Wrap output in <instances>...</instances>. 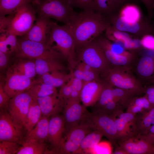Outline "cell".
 Returning a JSON list of instances; mask_svg holds the SVG:
<instances>
[{
	"label": "cell",
	"mask_w": 154,
	"mask_h": 154,
	"mask_svg": "<svg viewBox=\"0 0 154 154\" xmlns=\"http://www.w3.org/2000/svg\"><path fill=\"white\" fill-rule=\"evenodd\" d=\"M33 0H0V16L13 14L21 6Z\"/></svg>",
	"instance_id": "cell-33"
},
{
	"label": "cell",
	"mask_w": 154,
	"mask_h": 154,
	"mask_svg": "<svg viewBox=\"0 0 154 154\" xmlns=\"http://www.w3.org/2000/svg\"><path fill=\"white\" fill-rule=\"evenodd\" d=\"M26 132L24 127L14 121L7 111L0 112V141H7L21 144Z\"/></svg>",
	"instance_id": "cell-11"
},
{
	"label": "cell",
	"mask_w": 154,
	"mask_h": 154,
	"mask_svg": "<svg viewBox=\"0 0 154 154\" xmlns=\"http://www.w3.org/2000/svg\"><path fill=\"white\" fill-rule=\"evenodd\" d=\"M106 84L103 80L84 82L80 94L81 101L86 107L94 106L98 101Z\"/></svg>",
	"instance_id": "cell-19"
},
{
	"label": "cell",
	"mask_w": 154,
	"mask_h": 154,
	"mask_svg": "<svg viewBox=\"0 0 154 154\" xmlns=\"http://www.w3.org/2000/svg\"><path fill=\"white\" fill-rule=\"evenodd\" d=\"M92 130L86 124L81 122L64 135L58 154H76L85 137Z\"/></svg>",
	"instance_id": "cell-12"
},
{
	"label": "cell",
	"mask_w": 154,
	"mask_h": 154,
	"mask_svg": "<svg viewBox=\"0 0 154 154\" xmlns=\"http://www.w3.org/2000/svg\"><path fill=\"white\" fill-rule=\"evenodd\" d=\"M114 154H127L119 146L116 147Z\"/></svg>",
	"instance_id": "cell-54"
},
{
	"label": "cell",
	"mask_w": 154,
	"mask_h": 154,
	"mask_svg": "<svg viewBox=\"0 0 154 154\" xmlns=\"http://www.w3.org/2000/svg\"><path fill=\"white\" fill-rule=\"evenodd\" d=\"M94 11L107 17L115 13L116 10L113 0H94Z\"/></svg>",
	"instance_id": "cell-35"
},
{
	"label": "cell",
	"mask_w": 154,
	"mask_h": 154,
	"mask_svg": "<svg viewBox=\"0 0 154 154\" xmlns=\"http://www.w3.org/2000/svg\"><path fill=\"white\" fill-rule=\"evenodd\" d=\"M143 135L150 143L154 145V134L149 136Z\"/></svg>",
	"instance_id": "cell-55"
},
{
	"label": "cell",
	"mask_w": 154,
	"mask_h": 154,
	"mask_svg": "<svg viewBox=\"0 0 154 154\" xmlns=\"http://www.w3.org/2000/svg\"><path fill=\"white\" fill-rule=\"evenodd\" d=\"M101 77L105 82L114 87L130 91L139 96L144 94V87L131 66L111 65Z\"/></svg>",
	"instance_id": "cell-3"
},
{
	"label": "cell",
	"mask_w": 154,
	"mask_h": 154,
	"mask_svg": "<svg viewBox=\"0 0 154 154\" xmlns=\"http://www.w3.org/2000/svg\"><path fill=\"white\" fill-rule=\"evenodd\" d=\"M49 118L42 116L35 127L26 134L25 139H33L45 142L47 141Z\"/></svg>",
	"instance_id": "cell-24"
},
{
	"label": "cell",
	"mask_w": 154,
	"mask_h": 154,
	"mask_svg": "<svg viewBox=\"0 0 154 154\" xmlns=\"http://www.w3.org/2000/svg\"><path fill=\"white\" fill-rule=\"evenodd\" d=\"M112 151L111 146L109 143L100 142L93 149L91 154H111Z\"/></svg>",
	"instance_id": "cell-43"
},
{
	"label": "cell",
	"mask_w": 154,
	"mask_h": 154,
	"mask_svg": "<svg viewBox=\"0 0 154 154\" xmlns=\"http://www.w3.org/2000/svg\"><path fill=\"white\" fill-rule=\"evenodd\" d=\"M154 134V125H153L149 129L147 134L145 135L146 136H149Z\"/></svg>",
	"instance_id": "cell-56"
},
{
	"label": "cell",
	"mask_w": 154,
	"mask_h": 154,
	"mask_svg": "<svg viewBox=\"0 0 154 154\" xmlns=\"http://www.w3.org/2000/svg\"><path fill=\"white\" fill-rule=\"evenodd\" d=\"M153 154H154V147L153 149Z\"/></svg>",
	"instance_id": "cell-58"
},
{
	"label": "cell",
	"mask_w": 154,
	"mask_h": 154,
	"mask_svg": "<svg viewBox=\"0 0 154 154\" xmlns=\"http://www.w3.org/2000/svg\"><path fill=\"white\" fill-rule=\"evenodd\" d=\"M11 54L5 53L0 51V70L4 69L6 66Z\"/></svg>",
	"instance_id": "cell-51"
},
{
	"label": "cell",
	"mask_w": 154,
	"mask_h": 154,
	"mask_svg": "<svg viewBox=\"0 0 154 154\" xmlns=\"http://www.w3.org/2000/svg\"><path fill=\"white\" fill-rule=\"evenodd\" d=\"M16 154H42L46 153L47 145L45 142L33 139H25Z\"/></svg>",
	"instance_id": "cell-22"
},
{
	"label": "cell",
	"mask_w": 154,
	"mask_h": 154,
	"mask_svg": "<svg viewBox=\"0 0 154 154\" xmlns=\"http://www.w3.org/2000/svg\"><path fill=\"white\" fill-rule=\"evenodd\" d=\"M36 14L31 3L21 6L12 14L5 33L21 37L25 35L34 24Z\"/></svg>",
	"instance_id": "cell-7"
},
{
	"label": "cell",
	"mask_w": 154,
	"mask_h": 154,
	"mask_svg": "<svg viewBox=\"0 0 154 154\" xmlns=\"http://www.w3.org/2000/svg\"><path fill=\"white\" fill-rule=\"evenodd\" d=\"M115 8L119 12L120 10L125 5L130 3L131 0H113Z\"/></svg>",
	"instance_id": "cell-53"
},
{
	"label": "cell",
	"mask_w": 154,
	"mask_h": 154,
	"mask_svg": "<svg viewBox=\"0 0 154 154\" xmlns=\"http://www.w3.org/2000/svg\"><path fill=\"white\" fill-rule=\"evenodd\" d=\"M65 131V121L63 115L60 114L49 118L47 141L51 153H57Z\"/></svg>",
	"instance_id": "cell-16"
},
{
	"label": "cell",
	"mask_w": 154,
	"mask_h": 154,
	"mask_svg": "<svg viewBox=\"0 0 154 154\" xmlns=\"http://www.w3.org/2000/svg\"><path fill=\"white\" fill-rule=\"evenodd\" d=\"M114 87L106 82L103 89L96 103L93 106L94 111L100 109L111 100H114L113 90Z\"/></svg>",
	"instance_id": "cell-37"
},
{
	"label": "cell",
	"mask_w": 154,
	"mask_h": 154,
	"mask_svg": "<svg viewBox=\"0 0 154 154\" xmlns=\"http://www.w3.org/2000/svg\"><path fill=\"white\" fill-rule=\"evenodd\" d=\"M72 90L71 84L69 80L60 87L58 93L60 96L65 101L69 98Z\"/></svg>",
	"instance_id": "cell-46"
},
{
	"label": "cell",
	"mask_w": 154,
	"mask_h": 154,
	"mask_svg": "<svg viewBox=\"0 0 154 154\" xmlns=\"http://www.w3.org/2000/svg\"><path fill=\"white\" fill-rule=\"evenodd\" d=\"M131 67L136 77L144 86L154 80V51L144 49ZM139 56V55H138Z\"/></svg>",
	"instance_id": "cell-10"
},
{
	"label": "cell",
	"mask_w": 154,
	"mask_h": 154,
	"mask_svg": "<svg viewBox=\"0 0 154 154\" xmlns=\"http://www.w3.org/2000/svg\"><path fill=\"white\" fill-rule=\"evenodd\" d=\"M131 103L142 108L145 111H148L152 108L146 97L143 96H137L131 102Z\"/></svg>",
	"instance_id": "cell-45"
},
{
	"label": "cell",
	"mask_w": 154,
	"mask_h": 154,
	"mask_svg": "<svg viewBox=\"0 0 154 154\" xmlns=\"http://www.w3.org/2000/svg\"><path fill=\"white\" fill-rule=\"evenodd\" d=\"M37 100L42 116L50 118L63 111L64 101L60 96L58 92Z\"/></svg>",
	"instance_id": "cell-20"
},
{
	"label": "cell",
	"mask_w": 154,
	"mask_h": 154,
	"mask_svg": "<svg viewBox=\"0 0 154 154\" xmlns=\"http://www.w3.org/2000/svg\"><path fill=\"white\" fill-rule=\"evenodd\" d=\"M79 62L83 69L82 80L84 82L103 80L100 72L98 70L83 62Z\"/></svg>",
	"instance_id": "cell-38"
},
{
	"label": "cell",
	"mask_w": 154,
	"mask_h": 154,
	"mask_svg": "<svg viewBox=\"0 0 154 154\" xmlns=\"http://www.w3.org/2000/svg\"><path fill=\"white\" fill-rule=\"evenodd\" d=\"M87 111L86 107L80 102H64L62 111L65 121L64 135L81 123Z\"/></svg>",
	"instance_id": "cell-17"
},
{
	"label": "cell",
	"mask_w": 154,
	"mask_h": 154,
	"mask_svg": "<svg viewBox=\"0 0 154 154\" xmlns=\"http://www.w3.org/2000/svg\"><path fill=\"white\" fill-rule=\"evenodd\" d=\"M137 114L136 124V133L146 135L149 129L154 125V107L148 111Z\"/></svg>",
	"instance_id": "cell-23"
},
{
	"label": "cell",
	"mask_w": 154,
	"mask_h": 154,
	"mask_svg": "<svg viewBox=\"0 0 154 154\" xmlns=\"http://www.w3.org/2000/svg\"><path fill=\"white\" fill-rule=\"evenodd\" d=\"M27 91L33 99L36 100L58 93L56 88L43 83L34 84Z\"/></svg>",
	"instance_id": "cell-30"
},
{
	"label": "cell",
	"mask_w": 154,
	"mask_h": 154,
	"mask_svg": "<svg viewBox=\"0 0 154 154\" xmlns=\"http://www.w3.org/2000/svg\"><path fill=\"white\" fill-rule=\"evenodd\" d=\"M127 109V112L134 115L145 111L141 107L131 103H130Z\"/></svg>",
	"instance_id": "cell-52"
},
{
	"label": "cell",
	"mask_w": 154,
	"mask_h": 154,
	"mask_svg": "<svg viewBox=\"0 0 154 154\" xmlns=\"http://www.w3.org/2000/svg\"><path fill=\"white\" fill-rule=\"evenodd\" d=\"M12 66L21 73L31 79L37 74L35 62L19 60Z\"/></svg>",
	"instance_id": "cell-36"
},
{
	"label": "cell",
	"mask_w": 154,
	"mask_h": 154,
	"mask_svg": "<svg viewBox=\"0 0 154 154\" xmlns=\"http://www.w3.org/2000/svg\"><path fill=\"white\" fill-rule=\"evenodd\" d=\"M107 17L111 25L115 29L131 34L141 39L146 35L154 36V26L145 16L139 21L134 22L126 20L119 15L118 12Z\"/></svg>",
	"instance_id": "cell-9"
},
{
	"label": "cell",
	"mask_w": 154,
	"mask_h": 154,
	"mask_svg": "<svg viewBox=\"0 0 154 154\" xmlns=\"http://www.w3.org/2000/svg\"><path fill=\"white\" fill-rule=\"evenodd\" d=\"M12 16V14L9 15L7 17L0 16V31L1 33H5Z\"/></svg>",
	"instance_id": "cell-50"
},
{
	"label": "cell",
	"mask_w": 154,
	"mask_h": 154,
	"mask_svg": "<svg viewBox=\"0 0 154 154\" xmlns=\"http://www.w3.org/2000/svg\"><path fill=\"white\" fill-rule=\"evenodd\" d=\"M42 116L41 111L37 100L33 98L24 125L27 133L35 127Z\"/></svg>",
	"instance_id": "cell-28"
},
{
	"label": "cell",
	"mask_w": 154,
	"mask_h": 154,
	"mask_svg": "<svg viewBox=\"0 0 154 154\" xmlns=\"http://www.w3.org/2000/svg\"><path fill=\"white\" fill-rule=\"evenodd\" d=\"M103 136L99 131L93 130L85 137L76 154H91L93 149Z\"/></svg>",
	"instance_id": "cell-27"
},
{
	"label": "cell",
	"mask_w": 154,
	"mask_h": 154,
	"mask_svg": "<svg viewBox=\"0 0 154 154\" xmlns=\"http://www.w3.org/2000/svg\"><path fill=\"white\" fill-rule=\"evenodd\" d=\"M124 109L117 102L113 100L109 102L102 108L93 111L102 112L109 115H116L123 112Z\"/></svg>",
	"instance_id": "cell-40"
},
{
	"label": "cell",
	"mask_w": 154,
	"mask_h": 154,
	"mask_svg": "<svg viewBox=\"0 0 154 154\" xmlns=\"http://www.w3.org/2000/svg\"><path fill=\"white\" fill-rule=\"evenodd\" d=\"M153 51H154V50H153Z\"/></svg>",
	"instance_id": "cell-60"
},
{
	"label": "cell",
	"mask_w": 154,
	"mask_h": 154,
	"mask_svg": "<svg viewBox=\"0 0 154 154\" xmlns=\"http://www.w3.org/2000/svg\"><path fill=\"white\" fill-rule=\"evenodd\" d=\"M127 154H153L154 145L143 135L134 134L117 141Z\"/></svg>",
	"instance_id": "cell-15"
},
{
	"label": "cell",
	"mask_w": 154,
	"mask_h": 154,
	"mask_svg": "<svg viewBox=\"0 0 154 154\" xmlns=\"http://www.w3.org/2000/svg\"><path fill=\"white\" fill-rule=\"evenodd\" d=\"M18 39V48L15 53L19 58H28L61 60L64 59L58 52L46 44L25 39Z\"/></svg>",
	"instance_id": "cell-6"
},
{
	"label": "cell",
	"mask_w": 154,
	"mask_h": 154,
	"mask_svg": "<svg viewBox=\"0 0 154 154\" xmlns=\"http://www.w3.org/2000/svg\"><path fill=\"white\" fill-rule=\"evenodd\" d=\"M21 147L16 142L0 141V154H16Z\"/></svg>",
	"instance_id": "cell-41"
},
{
	"label": "cell",
	"mask_w": 154,
	"mask_h": 154,
	"mask_svg": "<svg viewBox=\"0 0 154 154\" xmlns=\"http://www.w3.org/2000/svg\"><path fill=\"white\" fill-rule=\"evenodd\" d=\"M82 121L86 124L93 130H97L106 137L116 147L117 143V133L113 116L102 112L88 110Z\"/></svg>",
	"instance_id": "cell-8"
},
{
	"label": "cell",
	"mask_w": 154,
	"mask_h": 154,
	"mask_svg": "<svg viewBox=\"0 0 154 154\" xmlns=\"http://www.w3.org/2000/svg\"><path fill=\"white\" fill-rule=\"evenodd\" d=\"M33 81L31 79L21 73L12 66L7 72L3 88L11 98L28 90L32 86Z\"/></svg>",
	"instance_id": "cell-14"
},
{
	"label": "cell",
	"mask_w": 154,
	"mask_h": 154,
	"mask_svg": "<svg viewBox=\"0 0 154 154\" xmlns=\"http://www.w3.org/2000/svg\"><path fill=\"white\" fill-rule=\"evenodd\" d=\"M114 117L117 133L118 140L134 135L124 120L118 115H112Z\"/></svg>",
	"instance_id": "cell-39"
},
{
	"label": "cell",
	"mask_w": 154,
	"mask_h": 154,
	"mask_svg": "<svg viewBox=\"0 0 154 154\" xmlns=\"http://www.w3.org/2000/svg\"><path fill=\"white\" fill-rule=\"evenodd\" d=\"M72 8L83 11H94V0H66Z\"/></svg>",
	"instance_id": "cell-42"
},
{
	"label": "cell",
	"mask_w": 154,
	"mask_h": 154,
	"mask_svg": "<svg viewBox=\"0 0 154 154\" xmlns=\"http://www.w3.org/2000/svg\"><path fill=\"white\" fill-rule=\"evenodd\" d=\"M32 100V97L26 90L16 95L9 101L8 112L14 121L24 127Z\"/></svg>",
	"instance_id": "cell-13"
},
{
	"label": "cell",
	"mask_w": 154,
	"mask_h": 154,
	"mask_svg": "<svg viewBox=\"0 0 154 154\" xmlns=\"http://www.w3.org/2000/svg\"><path fill=\"white\" fill-rule=\"evenodd\" d=\"M145 5L147 12L149 20L151 21L154 16V0H139Z\"/></svg>",
	"instance_id": "cell-49"
},
{
	"label": "cell",
	"mask_w": 154,
	"mask_h": 154,
	"mask_svg": "<svg viewBox=\"0 0 154 154\" xmlns=\"http://www.w3.org/2000/svg\"><path fill=\"white\" fill-rule=\"evenodd\" d=\"M154 82V80L152 81L150 83Z\"/></svg>",
	"instance_id": "cell-57"
},
{
	"label": "cell",
	"mask_w": 154,
	"mask_h": 154,
	"mask_svg": "<svg viewBox=\"0 0 154 154\" xmlns=\"http://www.w3.org/2000/svg\"><path fill=\"white\" fill-rule=\"evenodd\" d=\"M95 39L102 47L107 48L115 54L134 58L138 56V54L127 50L121 45L110 40L102 34Z\"/></svg>",
	"instance_id": "cell-26"
},
{
	"label": "cell",
	"mask_w": 154,
	"mask_h": 154,
	"mask_svg": "<svg viewBox=\"0 0 154 154\" xmlns=\"http://www.w3.org/2000/svg\"><path fill=\"white\" fill-rule=\"evenodd\" d=\"M118 13L126 20L132 22L138 21L144 17L138 6L130 3L123 7Z\"/></svg>",
	"instance_id": "cell-31"
},
{
	"label": "cell",
	"mask_w": 154,
	"mask_h": 154,
	"mask_svg": "<svg viewBox=\"0 0 154 154\" xmlns=\"http://www.w3.org/2000/svg\"><path fill=\"white\" fill-rule=\"evenodd\" d=\"M142 46L145 49L153 51L154 49V36L146 35L141 39Z\"/></svg>",
	"instance_id": "cell-48"
},
{
	"label": "cell",
	"mask_w": 154,
	"mask_h": 154,
	"mask_svg": "<svg viewBox=\"0 0 154 154\" xmlns=\"http://www.w3.org/2000/svg\"><path fill=\"white\" fill-rule=\"evenodd\" d=\"M17 36L13 34L1 33L0 36V51L8 54L15 53L18 48Z\"/></svg>",
	"instance_id": "cell-29"
},
{
	"label": "cell",
	"mask_w": 154,
	"mask_h": 154,
	"mask_svg": "<svg viewBox=\"0 0 154 154\" xmlns=\"http://www.w3.org/2000/svg\"><path fill=\"white\" fill-rule=\"evenodd\" d=\"M76 60L97 69L101 76L112 65L96 39L76 48Z\"/></svg>",
	"instance_id": "cell-5"
},
{
	"label": "cell",
	"mask_w": 154,
	"mask_h": 154,
	"mask_svg": "<svg viewBox=\"0 0 154 154\" xmlns=\"http://www.w3.org/2000/svg\"><path fill=\"white\" fill-rule=\"evenodd\" d=\"M144 87V95L153 108L154 107V82L147 84Z\"/></svg>",
	"instance_id": "cell-47"
},
{
	"label": "cell",
	"mask_w": 154,
	"mask_h": 154,
	"mask_svg": "<svg viewBox=\"0 0 154 154\" xmlns=\"http://www.w3.org/2000/svg\"><path fill=\"white\" fill-rule=\"evenodd\" d=\"M110 25L107 17L94 11H82L76 13L66 26L72 35L76 49L95 40Z\"/></svg>",
	"instance_id": "cell-1"
},
{
	"label": "cell",
	"mask_w": 154,
	"mask_h": 154,
	"mask_svg": "<svg viewBox=\"0 0 154 154\" xmlns=\"http://www.w3.org/2000/svg\"><path fill=\"white\" fill-rule=\"evenodd\" d=\"M105 32L104 36L107 39L123 46L125 42L131 38L135 37L131 34L117 30L111 25L107 28Z\"/></svg>",
	"instance_id": "cell-34"
},
{
	"label": "cell",
	"mask_w": 154,
	"mask_h": 154,
	"mask_svg": "<svg viewBox=\"0 0 154 154\" xmlns=\"http://www.w3.org/2000/svg\"><path fill=\"white\" fill-rule=\"evenodd\" d=\"M46 44L59 52L68 62L70 70L77 64L76 46L72 35L69 28L60 25L52 21Z\"/></svg>",
	"instance_id": "cell-2"
},
{
	"label": "cell",
	"mask_w": 154,
	"mask_h": 154,
	"mask_svg": "<svg viewBox=\"0 0 154 154\" xmlns=\"http://www.w3.org/2000/svg\"><path fill=\"white\" fill-rule=\"evenodd\" d=\"M71 75L70 72L69 74L61 71L48 72L40 76L37 79L33 80L32 86L36 83H43L55 88L60 87L69 80Z\"/></svg>",
	"instance_id": "cell-21"
},
{
	"label": "cell",
	"mask_w": 154,
	"mask_h": 154,
	"mask_svg": "<svg viewBox=\"0 0 154 154\" xmlns=\"http://www.w3.org/2000/svg\"><path fill=\"white\" fill-rule=\"evenodd\" d=\"M153 25H154V23H153Z\"/></svg>",
	"instance_id": "cell-59"
},
{
	"label": "cell",
	"mask_w": 154,
	"mask_h": 154,
	"mask_svg": "<svg viewBox=\"0 0 154 154\" xmlns=\"http://www.w3.org/2000/svg\"><path fill=\"white\" fill-rule=\"evenodd\" d=\"M114 100L118 102L123 109L127 108L132 100L139 95L130 91L114 87Z\"/></svg>",
	"instance_id": "cell-32"
},
{
	"label": "cell",
	"mask_w": 154,
	"mask_h": 154,
	"mask_svg": "<svg viewBox=\"0 0 154 154\" xmlns=\"http://www.w3.org/2000/svg\"><path fill=\"white\" fill-rule=\"evenodd\" d=\"M35 62L37 74L39 76L54 71H64L66 70L60 60L38 58L35 59Z\"/></svg>",
	"instance_id": "cell-25"
},
{
	"label": "cell",
	"mask_w": 154,
	"mask_h": 154,
	"mask_svg": "<svg viewBox=\"0 0 154 154\" xmlns=\"http://www.w3.org/2000/svg\"><path fill=\"white\" fill-rule=\"evenodd\" d=\"M10 98L4 90L1 82L0 84V110L7 111Z\"/></svg>",
	"instance_id": "cell-44"
},
{
	"label": "cell",
	"mask_w": 154,
	"mask_h": 154,
	"mask_svg": "<svg viewBox=\"0 0 154 154\" xmlns=\"http://www.w3.org/2000/svg\"><path fill=\"white\" fill-rule=\"evenodd\" d=\"M52 21L42 15H37L35 22L23 38L35 42L46 44Z\"/></svg>",
	"instance_id": "cell-18"
},
{
	"label": "cell",
	"mask_w": 154,
	"mask_h": 154,
	"mask_svg": "<svg viewBox=\"0 0 154 154\" xmlns=\"http://www.w3.org/2000/svg\"><path fill=\"white\" fill-rule=\"evenodd\" d=\"M37 14L68 25L77 13L66 0H33Z\"/></svg>",
	"instance_id": "cell-4"
}]
</instances>
